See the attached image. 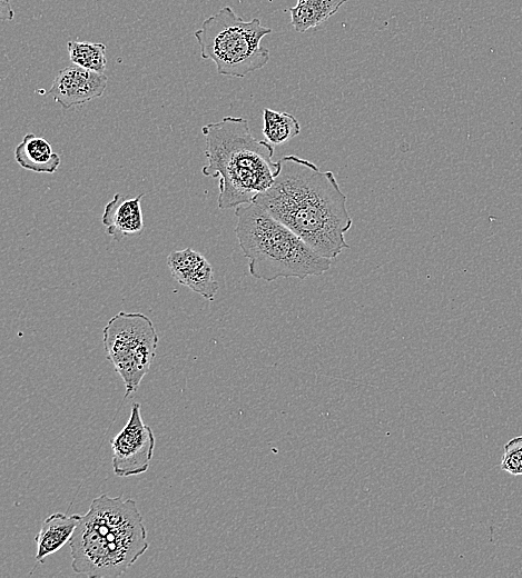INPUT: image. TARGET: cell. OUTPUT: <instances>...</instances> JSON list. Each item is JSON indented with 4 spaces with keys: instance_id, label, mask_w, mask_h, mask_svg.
<instances>
[{
    "instance_id": "6da1fadb",
    "label": "cell",
    "mask_w": 522,
    "mask_h": 578,
    "mask_svg": "<svg viewBox=\"0 0 522 578\" xmlns=\"http://www.w3.org/2000/svg\"><path fill=\"white\" fill-rule=\"evenodd\" d=\"M346 195L332 171L289 155L279 160L273 185L254 203L284 223L321 256L335 259L349 248L345 233L353 220Z\"/></svg>"
},
{
    "instance_id": "7a4b0ae2",
    "label": "cell",
    "mask_w": 522,
    "mask_h": 578,
    "mask_svg": "<svg viewBox=\"0 0 522 578\" xmlns=\"http://www.w3.org/2000/svg\"><path fill=\"white\" fill-rule=\"evenodd\" d=\"M71 568L87 577H117L148 549L142 516L131 498H95L70 539Z\"/></svg>"
},
{
    "instance_id": "3957f363",
    "label": "cell",
    "mask_w": 522,
    "mask_h": 578,
    "mask_svg": "<svg viewBox=\"0 0 522 578\" xmlns=\"http://www.w3.org/2000/svg\"><path fill=\"white\" fill-rule=\"evenodd\" d=\"M201 132L208 160L201 172L219 177V209L252 203L273 185L279 172V161H273L274 147L253 137L247 119L227 116L203 126Z\"/></svg>"
},
{
    "instance_id": "277c9868",
    "label": "cell",
    "mask_w": 522,
    "mask_h": 578,
    "mask_svg": "<svg viewBox=\"0 0 522 578\" xmlns=\"http://www.w3.org/2000/svg\"><path fill=\"white\" fill-rule=\"evenodd\" d=\"M235 215V233L254 278L265 281L278 278L304 280L331 268L332 259L317 253L258 205L239 206Z\"/></svg>"
},
{
    "instance_id": "5b68a950",
    "label": "cell",
    "mask_w": 522,
    "mask_h": 578,
    "mask_svg": "<svg viewBox=\"0 0 522 578\" xmlns=\"http://www.w3.org/2000/svg\"><path fill=\"white\" fill-rule=\"evenodd\" d=\"M270 32L258 18L245 21L224 7L203 21L195 38L200 57L214 61L219 74L244 78L269 61V51L260 42Z\"/></svg>"
},
{
    "instance_id": "8992f818",
    "label": "cell",
    "mask_w": 522,
    "mask_h": 578,
    "mask_svg": "<svg viewBox=\"0 0 522 578\" xmlns=\"http://www.w3.org/2000/svg\"><path fill=\"white\" fill-rule=\"evenodd\" d=\"M107 359L124 381L128 397L149 371L158 346L152 321L141 312L120 311L104 328Z\"/></svg>"
},
{
    "instance_id": "52a82bcc",
    "label": "cell",
    "mask_w": 522,
    "mask_h": 578,
    "mask_svg": "<svg viewBox=\"0 0 522 578\" xmlns=\"http://www.w3.org/2000/svg\"><path fill=\"white\" fill-rule=\"evenodd\" d=\"M112 469L118 477L146 472L154 455L155 437L141 418L140 403L132 402L125 427L110 441Z\"/></svg>"
},
{
    "instance_id": "ba28073f",
    "label": "cell",
    "mask_w": 522,
    "mask_h": 578,
    "mask_svg": "<svg viewBox=\"0 0 522 578\" xmlns=\"http://www.w3.org/2000/svg\"><path fill=\"white\" fill-rule=\"evenodd\" d=\"M107 82L104 73L72 63L58 71L47 93L63 109H69L101 97Z\"/></svg>"
},
{
    "instance_id": "9c48e42d",
    "label": "cell",
    "mask_w": 522,
    "mask_h": 578,
    "mask_svg": "<svg viewBox=\"0 0 522 578\" xmlns=\"http://www.w3.org/2000/svg\"><path fill=\"white\" fill-rule=\"evenodd\" d=\"M167 263L173 278L207 300H213L219 286L214 279V270L198 251L186 248L173 251Z\"/></svg>"
},
{
    "instance_id": "30bf717a",
    "label": "cell",
    "mask_w": 522,
    "mask_h": 578,
    "mask_svg": "<svg viewBox=\"0 0 522 578\" xmlns=\"http://www.w3.org/2000/svg\"><path fill=\"white\" fill-rule=\"evenodd\" d=\"M144 196L139 193L134 198H125L118 192L105 206L101 221L114 240L120 241L127 236L141 233L144 221L140 201Z\"/></svg>"
},
{
    "instance_id": "8fae6325",
    "label": "cell",
    "mask_w": 522,
    "mask_h": 578,
    "mask_svg": "<svg viewBox=\"0 0 522 578\" xmlns=\"http://www.w3.org/2000/svg\"><path fill=\"white\" fill-rule=\"evenodd\" d=\"M80 519L81 515L78 514L55 512L47 517L35 537L37 545L36 560L42 564L47 556L57 552L70 541Z\"/></svg>"
},
{
    "instance_id": "7c38bea8",
    "label": "cell",
    "mask_w": 522,
    "mask_h": 578,
    "mask_svg": "<svg viewBox=\"0 0 522 578\" xmlns=\"http://www.w3.org/2000/svg\"><path fill=\"white\" fill-rule=\"evenodd\" d=\"M14 159L23 169L39 173H53L60 165V157L51 144L32 132L26 133L14 148Z\"/></svg>"
},
{
    "instance_id": "4fadbf2b",
    "label": "cell",
    "mask_w": 522,
    "mask_h": 578,
    "mask_svg": "<svg viewBox=\"0 0 522 578\" xmlns=\"http://www.w3.org/2000/svg\"><path fill=\"white\" fill-rule=\"evenodd\" d=\"M347 0H297L296 6L286 9L294 29L303 33L316 28L334 16Z\"/></svg>"
},
{
    "instance_id": "5bb4252c",
    "label": "cell",
    "mask_w": 522,
    "mask_h": 578,
    "mask_svg": "<svg viewBox=\"0 0 522 578\" xmlns=\"http://www.w3.org/2000/svg\"><path fill=\"white\" fill-rule=\"evenodd\" d=\"M263 133L270 144H284L299 134L298 120L288 112H278L269 108L263 111Z\"/></svg>"
},
{
    "instance_id": "9a60e30c",
    "label": "cell",
    "mask_w": 522,
    "mask_h": 578,
    "mask_svg": "<svg viewBox=\"0 0 522 578\" xmlns=\"http://www.w3.org/2000/svg\"><path fill=\"white\" fill-rule=\"evenodd\" d=\"M67 49L73 64L101 73L106 70L107 48L104 43L72 40L67 43Z\"/></svg>"
},
{
    "instance_id": "2e32d148",
    "label": "cell",
    "mask_w": 522,
    "mask_h": 578,
    "mask_svg": "<svg viewBox=\"0 0 522 578\" xmlns=\"http://www.w3.org/2000/svg\"><path fill=\"white\" fill-rule=\"evenodd\" d=\"M501 469L513 476H522V436H516L504 445Z\"/></svg>"
},
{
    "instance_id": "e0dca14e",
    "label": "cell",
    "mask_w": 522,
    "mask_h": 578,
    "mask_svg": "<svg viewBox=\"0 0 522 578\" xmlns=\"http://www.w3.org/2000/svg\"><path fill=\"white\" fill-rule=\"evenodd\" d=\"M14 12L11 8L10 0H0V19L12 20Z\"/></svg>"
}]
</instances>
